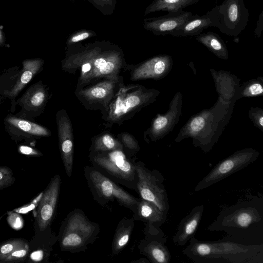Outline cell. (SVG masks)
<instances>
[{"mask_svg":"<svg viewBox=\"0 0 263 263\" xmlns=\"http://www.w3.org/2000/svg\"><path fill=\"white\" fill-rule=\"evenodd\" d=\"M123 64L121 52L96 46L67 56L62 68L69 73L79 72L78 88H81L102 80H119Z\"/></svg>","mask_w":263,"mask_h":263,"instance_id":"7a4b0ae2","label":"cell"},{"mask_svg":"<svg viewBox=\"0 0 263 263\" xmlns=\"http://www.w3.org/2000/svg\"><path fill=\"white\" fill-rule=\"evenodd\" d=\"M60 151L66 174L68 177L72 173L73 162V136L69 118L65 110L57 115Z\"/></svg>","mask_w":263,"mask_h":263,"instance_id":"2e32d148","label":"cell"},{"mask_svg":"<svg viewBox=\"0 0 263 263\" xmlns=\"http://www.w3.org/2000/svg\"><path fill=\"white\" fill-rule=\"evenodd\" d=\"M234 103L220 97L210 108L192 116L180 129L175 142L191 138L192 144L204 153L212 150L217 143L234 109Z\"/></svg>","mask_w":263,"mask_h":263,"instance_id":"3957f363","label":"cell"},{"mask_svg":"<svg viewBox=\"0 0 263 263\" xmlns=\"http://www.w3.org/2000/svg\"><path fill=\"white\" fill-rule=\"evenodd\" d=\"M18 151L21 153L26 155L37 156L42 155L39 151L27 146H20Z\"/></svg>","mask_w":263,"mask_h":263,"instance_id":"d590c367","label":"cell"},{"mask_svg":"<svg viewBox=\"0 0 263 263\" xmlns=\"http://www.w3.org/2000/svg\"><path fill=\"white\" fill-rule=\"evenodd\" d=\"M196 40L217 58L222 60H228L229 52L226 44L223 40L217 33L209 31L197 35Z\"/></svg>","mask_w":263,"mask_h":263,"instance_id":"cb8c5ba5","label":"cell"},{"mask_svg":"<svg viewBox=\"0 0 263 263\" xmlns=\"http://www.w3.org/2000/svg\"><path fill=\"white\" fill-rule=\"evenodd\" d=\"M262 95L263 77L259 76L245 82L240 86L238 99L243 97H256Z\"/></svg>","mask_w":263,"mask_h":263,"instance_id":"f546056e","label":"cell"},{"mask_svg":"<svg viewBox=\"0 0 263 263\" xmlns=\"http://www.w3.org/2000/svg\"><path fill=\"white\" fill-rule=\"evenodd\" d=\"M26 243L20 239H11L0 244V261L6 258L12 252Z\"/></svg>","mask_w":263,"mask_h":263,"instance_id":"4dcf8cb0","label":"cell"},{"mask_svg":"<svg viewBox=\"0 0 263 263\" xmlns=\"http://www.w3.org/2000/svg\"><path fill=\"white\" fill-rule=\"evenodd\" d=\"M8 122L20 130L37 136H48L50 132L44 127L39 124L14 117L8 118Z\"/></svg>","mask_w":263,"mask_h":263,"instance_id":"f1b7e54d","label":"cell"},{"mask_svg":"<svg viewBox=\"0 0 263 263\" xmlns=\"http://www.w3.org/2000/svg\"><path fill=\"white\" fill-rule=\"evenodd\" d=\"M29 247L26 243L23 246L16 249L12 252L6 258L0 262H15L24 261L28 253Z\"/></svg>","mask_w":263,"mask_h":263,"instance_id":"d6a6232c","label":"cell"},{"mask_svg":"<svg viewBox=\"0 0 263 263\" xmlns=\"http://www.w3.org/2000/svg\"><path fill=\"white\" fill-rule=\"evenodd\" d=\"M135 225L133 218H124L118 223L113 237L111 251L114 255H118L128 242Z\"/></svg>","mask_w":263,"mask_h":263,"instance_id":"603a6c76","label":"cell"},{"mask_svg":"<svg viewBox=\"0 0 263 263\" xmlns=\"http://www.w3.org/2000/svg\"><path fill=\"white\" fill-rule=\"evenodd\" d=\"M218 26L223 33L237 37L246 28L249 17L243 0H224L217 5Z\"/></svg>","mask_w":263,"mask_h":263,"instance_id":"8fae6325","label":"cell"},{"mask_svg":"<svg viewBox=\"0 0 263 263\" xmlns=\"http://www.w3.org/2000/svg\"><path fill=\"white\" fill-rule=\"evenodd\" d=\"M203 210V205H197L180 221L177 231L172 238L176 245L183 247L191 238L194 237L202 219Z\"/></svg>","mask_w":263,"mask_h":263,"instance_id":"44dd1931","label":"cell"},{"mask_svg":"<svg viewBox=\"0 0 263 263\" xmlns=\"http://www.w3.org/2000/svg\"><path fill=\"white\" fill-rule=\"evenodd\" d=\"M190 11H171L163 16L147 19L144 24L146 29L157 35L171 34L180 27L193 15Z\"/></svg>","mask_w":263,"mask_h":263,"instance_id":"ac0fdd59","label":"cell"},{"mask_svg":"<svg viewBox=\"0 0 263 263\" xmlns=\"http://www.w3.org/2000/svg\"><path fill=\"white\" fill-rule=\"evenodd\" d=\"M145 236L140 241L138 248L152 263H169L170 252L166 246L167 239L160 227L146 223Z\"/></svg>","mask_w":263,"mask_h":263,"instance_id":"4fadbf2b","label":"cell"},{"mask_svg":"<svg viewBox=\"0 0 263 263\" xmlns=\"http://www.w3.org/2000/svg\"><path fill=\"white\" fill-rule=\"evenodd\" d=\"M46 99L45 89L40 85H36L26 92L22 102L26 108L33 110L41 107L44 104Z\"/></svg>","mask_w":263,"mask_h":263,"instance_id":"4316f807","label":"cell"},{"mask_svg":"<svg viewBox=\"0 0 263 263\" xmlns=\"http://www.w3.org/2000/svg\"><path fill=\"white\" fill-rule=\"evenodd\" d=\"M43 64V60L39 59L24 61L23 63V68L21 75L10 92L9 96L12 97L16 96L39 71Z\"/></svg>","mask_w":263,"mask_h":263,"instance_id":"d4e9b609","label":"cell"},{"mask_svg":"<svg viewBox=\"0 0 263 263\" xmlns=\"http://www.w3.org/2000/svg\"><path fill=\"white\" fill-rule=\"evenodd\" d=\"M119 137L123 147L124 146L127 150V156L131 157L132 155L139 151L140 146L138 141L130 134L122 133L120 134Z\"/></svg>","mask_w":263,"mask_h":263,"instance_id":"1f68e13d","label":"cell"},{"mask_svg":"<svg viewBox=\"0 0 263 263\" xmlns=\"http://www.w3.org/2000/svg\"><path fill=\"white\" fill-rule=\"evenodd\" d=\"M213 79L218 97L231 103H235L238 100L240 80L230 71L210 69Z\"/></svg>","mask_w":263,"mask_h":263,"instance_id":"ffe728a7","label":"cell"},{"mask_svg":"<svg viewBox=\"0 0 263 263\" xmlns=\"http://www.w3.org/2000/svg\"><path fill=\"white\" fill-rule=\"evenodd\" d=\"M259 152L252 148L238 150L219 161L196 185L198 192L219 182L255 162Z\"/></svg>","mask_w":263,"mask_h":263,"instance_id":"30bf717a","label":"cell"},{"mask_svg":"<svg viewBox=\"0 0 263 263\" xmlns=\"http://www.w3.org/2000/svg\"><path fill=\"white\" fill-rule=\"evenodd\" d=\"M117 149H123L121 142L110 135L104 134L94 139L90 152H104Z\"/></svg>","mask_w":263,"mask_h":263,"instance_id":"83f0119b","label":"cell"},{"mask_svg":"<svg viewBox=\"0 0 263 263\" xmlns=\"http://www.w3.org/2000/svg\"><path fill=\"white\" fill-rule=\"evenodd\" d=\"M119 83V80H102L88 87L78 88L76 94L84 105H100L106 110L116 93Z\"/></svg>","mask_w":263,"mask_h":263,"instance_id":"5bb4252c","label":"cell"},{"mask_svg":"<svg viewBox=\"0 0 263 263\" xmlns=\"http://www.w3.org/2000/svg\"><path fill=\"white\" fill-rule=\"evenodd\" d=\"M99 224L90 221L81 209L69 212L60 229L59 241L62 250L71 253L84 251L99 236Z\"/></svg>","mask_w":263,"mask_h":263,"instance_id":"8992f818","label":"cell"},{"mask_svg":"<svg viewBox=\"0 0 263 263\" xmlns=\"http://www.w3.org/2000/svg\"><path fill=\"white\" fill-rule=\"evenodd\" d=\"M263 29V11L260 13L255 28L254 34L257 37L261 35Z\"/></svg>","mask_w":263,"mask_h":263,"instance_id":"8d00e7d4","label":"cell"},{"mask_svg":"<svg viewBox=\"0 0 263 263\" xmlns=\"http://www.w3.org/2000/svg\"><path fill=\"white\" fill-rule=\"evenodd\" d=\"M35 254L33 255V259L36 260H40L42 259L43 257V252L42 251H39L37 252H35Z\"/></svg>","mask_w":263,"mask_h":263,"instance_id":"f35d334b","label":"cell"},{"mask_svg":"<svg viewBox=\"0 0 263 263\" xmlns=\"http://www.w3.org/2000/svg\"><path fill=\"white\" fill-rule=\"evenodd\" d=\"M133 218L136 220L142 221L149 225L160 227L166 220L164 215L153 203L139 198L137 210Z\"/></svg>","mask_w":263,"mask_h":263,"instance_id":"7402d4cb","label":"cell"},{"mask_svg":"<svg viewBox=\"0 0 263 263\" xmlns=\"http://www.w3.org/2000/svg\"><path fill=\"white\" fill-rule=\"evenodd\" d=\"M61 178L55 175L50 180L40 201L36 220L40 231H45L51 223L55 214L60 194Z\"/></svg>","mask_w":263,"mask_h":263,"instance_id":"9a60e30c","label":"cell"},{"mask_svg":"<svg viewBox=\"0 0 263 263\" xmlns=\"http://www.w3.org/2000/svg\"><path fill=\"white\" fill-rule=\"evenodd\" d=\"M84 175L93 199L102 206L116 200L119 204L130 210L134 214L140 198H136L93 166L86 165Z\"/></svg>","mask_w":263,"mask_h":263,"instance_id":"ba28073f","label":"cell"},{"mask_svg":"<svg viewBox=\"0 0 263 263\" xmlns=\"http://www.w3.org/2000/svg\"><path fill=\"white\" fill-rule=\"evenodd\" d=\"M89 36V33L87 32H83L81 33L75 35L73 36L70 39V43H77L80 41H81L82 40H84L87 38H88Z\"/></svg>","mask_w":263,"mask_h":263,"instance_id":"74e56055","label":"cell"},{"mask_svg":"<svg viewBox=\"0 0 263 263\" xmlns=\"http://www.w3.org/2000/svg\"><path fill=\"white\" fill-rule=\"evenodd\" d=\"M160 91L138 85L125 86L120 83L107 108L104 119L108 123H119L154 102Z\"/></svg>","mask_w":263,"mask_h":263,"instance_id":"5b68a950","label":"cell"},{"mask_svg":"<svg viewBox=\"0 0 263 263\" xmlns=\"http://www.w3.org/2000/svg\"><path fill=\"white\" fill-rule=\"evenodd\" d=\"M135 167L138 177L137 193L140 198L153 203L167 216L170 204L163 175L156 169H148L141 161L136 162Z\"/></svg>","mask_w":263,"mask_h":263,"instance_id":"9c48e42d","label":"cell"},{"mask_svg":"<svg viewBox=\"0 0 263 263\" xmlns=\"http://www.w3.org/2000/svg\"><path fill=\"white\" fill-rule=\"evenodd\" d=\"M218 1V0H215V1L216 2H217Z\"/></svg>","mask_w":263,"mask_h":263,"instance_id":"b9f144b4","label":"cell"},{"mask_svg":"<svg viewBox=\"0 0 263 263\" xmlns=\"http://www.w3.org/2000/svg\"><path fill=\"white\" fill-rule=\"evenodd\" d=\"M182 107V95L181 92H177L171 100L166 112L157 114L150 127L144 132V137H148L146 141H156L163 138L171 132L180 119Z\"/></svg>","mask_w":263,"mask_h":263,"instance_id":"7c38bea8","label":"cell"},{"mask_svg":"<svg viewBox=\"0 0 263 263\" xmlns=\"http://www.w3.org/2000/svg\"><path fill=\"white\" fill-rule=\"evenodd\" d=\"M218 23L216 6L203 15H193L180 27L172 32L170 35L174 37L197 36L200 34L203 30L209 27H217Z\"/></svg>","mask_w":263,"mask_h":263,"instance_id":"d6986e66","label":"cell"},{"mask_svg":"<svg viewBox=\"0 0 263 263\" xmlns=\"http://www.w3.org/2000/svg\"><path fill=\"white\" fill-rule=\"evenodd\" d=\"M11 170L5 166L0 167V190L5 188L14 182Z\"/></svg>","mask_w":263,"mask_h":263,"instance_id":"e575fe53","label":"cell"},{"mask_svg":"<svg viewBox=\"0 0 263 263\" xmlns=\"http://www.w3.org/2000/svg\"><path fill=\"white\" fill-rule=\"evenodd\" d=\"M207 229L224 232L223 238L241 244H263L262 199L251 197L222 209Z\"/></svg>","mask_w":263,"mask_h":263,"instance_id":"6da1fadb","label":"cell"},{"mask_svg":"<svg viewBox=\"0 0 263 263\" xmlns=\"http://www.w3.org/2000/svg\"><path fill=\"white\" fill-rule=\"evenodd\" d=\"M248 115L254 126L263 132V109L258 107H252L249 110Z\"/></svg>","mask_w":263,"mask_h":263,"instance_id":"836d02e7","label":"cell"},{"mask_svg":"<svg viewBox=\"0 0 263 263\" xmlns=\"http://www.w3.org/2000/svg\"><path fill=\"white\" fill-rule=\"evenodd\" d=\"M88 157L92 166L103 175L116 183L137 192L136 162L130 159L123 149L90 152Z\"/></svg>","mask_w":263,"mask_h":263,"instance_id":"52a82bcc","label":"cell"},{"mask_svg":"<svg viewBox=\"0 0 263 263\" xmlns=\"http://www.w3.org/2000/svg\"><path fill=\"white\" fill-rule=\"evenodd\" d=\"M4 37L3 33L2 30L0 29V45H2L4 43Z\"/></svg>","mask_w":263,"mask_h":263,"instance_id":"60d3db41","label":"cell"},{"mask_svg":"<svg viewBox=\"0 0 263 263\" xmlns=\"http://www.w3.org/2000/svg\"><path fill=\"white\" fill-rule=\"evenodd\" d=\"M132 262H139V263L140 262H142V263H149V262H150V261H149V260L147 258L146 259V258H143L139 259L138 260H137L136 261H132Z\"/></svg>","mask_w":263,"mask_h":263,"instance_id":"ab89813d","label":"cell"},{"mask_svg":"<svg viewBox=\"0 0 263 263\" xmlns=\"http://www.w3.org/2000/svg\"><path fill=\"white\" fill-rule=\"evenodd\" d=\"M182 253L195 263H263V244L248 245L224 238L200 241L193 237Z\"/></svg>","mask_w":263,"mask_h":263,"instance_id":"277c9868","label":"cell"},{"mask_svg":"<svg viewBox=\"0 0 263 263\" xmlns=\"http://www.w3.org/2000/svg\"><path fill=\"white\" fill-rule=\"evenodd\" d=\"M173 66V60L168 54H159L140 64L133 70L131 79L137 81L147 79L160 80L165 77Z\"/></svg>","mask_w":263,"mask_h":263,"instance_id":"e0dca14e","label":"cell"},{"mask_svg":"<svg viewBox=\"0 0 263 263\" xmlns=\"http://www.w3.org/2000/svg\"><path fill=\"white\" fill-rule=\"evenodd\" d=\"M199 0H155L146 9L148 14L159 11H177L197 3Z\"/></svg>","mask_w":263,"mask_h":263,"instance_id":"484cf974","label":"cell"}]
</instances>
